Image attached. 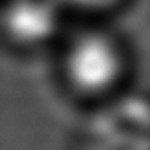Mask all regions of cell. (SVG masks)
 Returning a JSON list of instances; mask_svg holds the SVG:
<instances>
[{"instance_id":"1","label":"cell","mask_w":150,"mask_h":150,"mask_svg":"<svg viewBox=\"0 0 150 150\" xmlns=\"http://www.w3.org/2000/svg\"><path fill=\"white\" fill-rule=\"evenodd\" d=\"M70 79L82 90H101L114 81L119 57L108 39L84 35L71 46L66 59Z\"/></svg>"},{"instance_id":"2","label":"cell","mask_w":150,"mask_h":150,"mask_svg":"<svg viewBox=\"0 0 150 150\" xmlns=\"http://www.w3.org/2000/svg\"><path fill=\"white\" fill-rule=\"evenodd\" d=\"M55 26L57 9L50 0H13L6 11V28L24 42L44 40Z\"/></svg>"},{"instance_id":"3","label":"cell","mask_w":150,"mask_h":150,"mask_svg":"<svg viewBox=\"0 0 150 150\" xmlns=\"http://www.w3.org/2000/svg\"><path fill=\"white\" fill-rule=\"evenodd\" d=\"M68 4H75V6H82V7H95V6H104L112 2V0H62Z\"/></svg>"}]
</instances>
